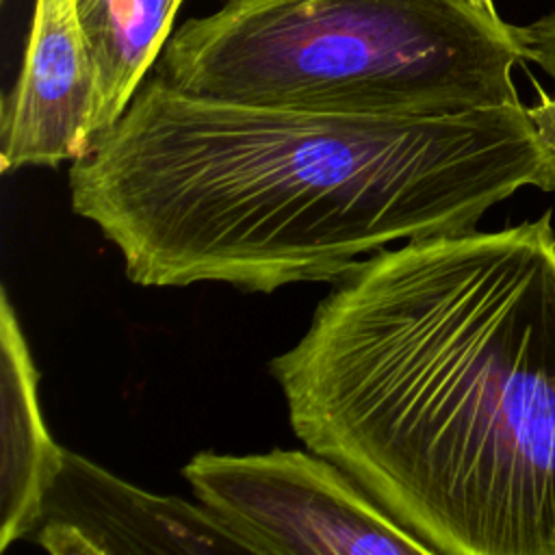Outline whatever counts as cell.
<instances>
[{
  "mask_svg": "<svg viewBox=\"0 0 555 555\" xmlns=\"http://www.w3.org/2000/svg\"><path fill=\"white\" fill-rule=\"evenodd\" d=\"M269 366L308 451L434 555H555L551 212L375 251Z\"/></svg>",
  "mask_w": 555,
  "mask_h": 555,
  "instance_id": "6da1fadb",
  "label": "cell"
},
{
  "mask_svg": "<svg viewBox=\"0 0 555 555\" xmlns=\"http://www.w3.org/2000/svg\"><path fill=\"white\" fill-rule=\"evenodd\" d=\"M69 204L139 286L336 282L388 243L473 230L555 147L522 102L431 117L247 106L145 80L69 167Z\"/></svg>",
  "mask_w": 555,
  "mask_h": 555,
  "instance_id": "7a4b0ae2",
  "label": "cell"
},
{
  "mask_svg": "<svg viewBox=\"0 0 555 555\" xmlns=\"http://www.w3.org/2000/svg\"><path fill=\"white\" fill-rule=\"evenodd\" d=\"M516 28L466 0H225L171 33L156 76L217 102L431 117L520 102Z\"/></svg>",
  "mask_w": 555,
  "mask_h": 555,
  "instance_id": "3957f363",
  "label": "cell"
},
{
  "mask_svg": "<svg viewBox=\"0 0 555 555\" xmlns=\"http://www.w3.org/2000/svg\"><path fill=\"white\" fill-rule=\"evenodd\" d=\"M182 477L256 555H434L353 477L310 451H202Z\"/></svg>",
  "mask_w": 555,
  "mask_h": 555,
  "instance_id": "277c9868",
  "label": "cell"
},
{
  "mask_svg": "<svg viewBox=\"0 0 555 555\" xmlns=\"http://www.w3.org/2000/svg\"><path fill=\"white\" fill-rule=\"evenodd\" d=\"M35 540L56 555L251 553L202 503L130 486L67 449Z\"/></svg>",
  "mask_w": 555,
  "mask_h": 555,
  "instance_id": "5b68a950",
  "label": "cell"
},
{
  "mask_svg": "<svg viewBox=\"0 0 555 555\" xmlns=\"http://www.w3.org/2000/svg\"><path fill=\"white\" fill-rule=\"evenodd\" d=\"M95 80L76 0H35L20 76L0 104V169L78 160L93 141Z\"/></svg>",
  "mask_w": 555,
  "mask_h": 555,
  "instance_id": "8992f818",
  "label": "cell"
},
{
  "mask_svg": "<svg viewBox=\"0 0 555 555\" xmlns=\"http://www.w3.org/2000/svg\"><path fill=\"white\" fill-rule=\"evenodd\" d=\"M37 366L7 288L0 295V551L33 533L65 449L50 436L37 399Z\"/></svg>",
  "mask_w": 555,
  "mask_h": 555,
  "instance_id": "52a82bcc",
  "label": "cell"
},
{
  "mask_svg": "<svg viewBox=\"0 0 555 555\" xmlns=\"http://www.w3.org/2000/svg\"><path fill=\"white\" fill-rule=\"evenodd\" d=\"M180 4L182 0H76L95 80L93 141L132 102L171 37Z\"/></svg>",
  "mask_w": 555,
  "mask_h": 555,
  "instance_id": "ba28073f",
  "label": "cell"
},
{
  "mask_svg": "<svg viewBox=\"0 0 555 555\" xmlns=\"http://www.w3.org/2000/svg\"><path fill=\"white\" fill-rule=\"evenodd\" d=\"M522 59L533 61L555 82V7L531 24L514 26ZM542 119L546 134L555 147V95L540 93Z\"/></svg>",
  "mask_w": 555,
  "mask_h": 555,
  "instance_id": "9c48e42d",
  "label": "cell"
},
{
  "mask_svg": "<svg viewBox=\"0 0 555 555\" xmlns=\"http://www.w3.org/2000/svg\"><path fill=\"white\" fill-rule=\"evenodd\" d=\"M466 2H470L475 9H479V11H483V13H488V15H499L496 13V9H494V0H466Z\"/></svg>",
  "mask_w": 555,
  "mask_h": 555,
  "instance_id": "30bf717a",
  "label": "cell"
}]
</instances>
